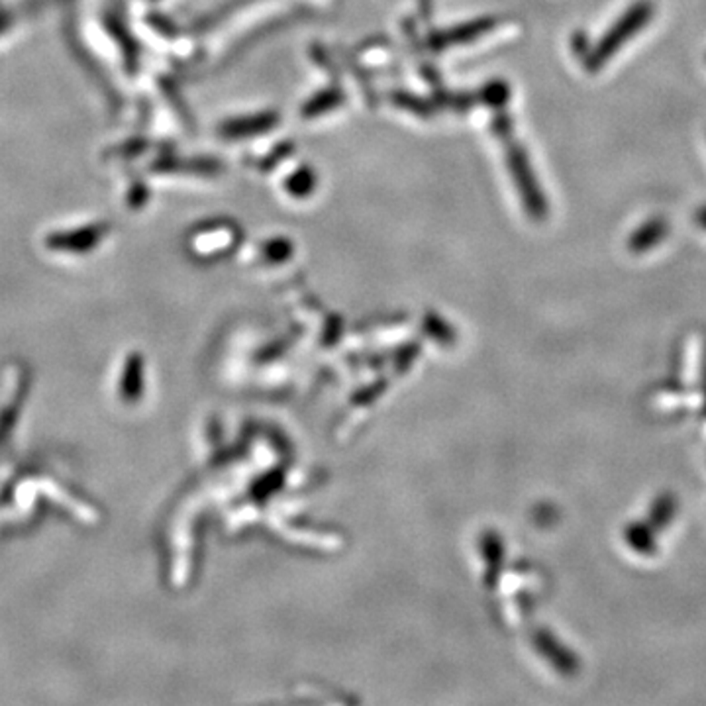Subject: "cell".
<instances>
[{
	"mask_svg": "<svg viewBox=\"0 0 706 706\" xmlns=\"http://www.w3.org/2000/svg\"><path fill=\"white\" fill-rule=\"evenodd\" d=\"M656 16V5L651 0H636L628 6L610 28L602 34L600 40L590 47L588 56L583 59V66L588 73H597L619 54L624 44L632 42L634 37L646 30L650 22Z\"/></svg>",
	"mask_w": 706,
	"mask_h": 706,
	"instance_id": "obj_1",
	"label": "cell"
},
{
	"mask_svg": "<svg viewBox=\"0 0 706 706\" xmlns=\"http://www.w3.org/2000/svg\"><path fill=\"white\" fill-rule=\"evenodd\" d=\"M670 236V222L663 216H651L644 224H639L630 240H628V248L634 253H646Z\"/></svg>",
	"mask_w": 706,
	"mask_h": 706,
	"instance_id": "obj_3",
	"label": "cell"
},
{
	"mask_svg": "<svg viewBox=\"0 0 706 706\" xmlns=\"http://www.w3.org/2000/svg\"><path fill=\"white\" fill-rule=\"evenodd\" d=\"M695 222H697L699 228L706 230V204H702V207L697 209V212H695Z\"/></svg>",
	"mask_w": 706,
	"mask_h": 706,
	"instance_id": "obj_4",
	"label": "cell"
},
{
	"mask_svg": "<svg viewBox=\"0 0 706 706\" xmlns=\"http://www.w3.org/2000/svg\"><path fill=\"white\" fill-rule=\"evenodd\" d=\"M498 128L503 130V134L508 141V165H510L512 177H515V181L518 185L524 207H526V210L530 212L532 218H536V220H542V218H546V214H547V202H546V197H544L540 185H537V181H536V175L532 171L530 161H528V158H526V153L522 151V148L517 144H512V141L508 139L510 138L508 118L498 120Z\"/></svg>",
	"mask_w": 706,
	"mask_h": 706,
	"instance_id": "obj_2",
	"label": "cell"
}]
</instances>
